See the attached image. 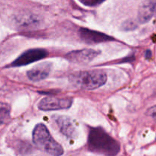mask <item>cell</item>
<instances>
[{
    "mask_svg": "<svg viewBox=\"0 0 156 156\" xmlns=\"http://www.w3.org/2000/svg\"><path fill=\"white\" fill-rule=\"evenodd\" d=\"M34 145L40 150L52 156H61L64 154L62 146L52 138L47 127L42 123L35 126L32 133Z\"/></svg>",
    "mask_w": 156,
    "mask_h": 156,
    "instance_id": "cell-2",
    "label": "cell"
},
{
    "mask_svg": "<svg viewBox=\"0 0 156 156\" xmlns=\"http://www.w3.org/2000/svg\"><path fill=\"white\" fill-rule=\"evenodd\" d=\"M151 52L149 50L146 51V52H145V58L146 59H149V58H151Z\"/></svg>",
    "mask_w": 156,
    "mask_h": 156,
    "instance_id": "cell-16",
    "label": "cell"
},
{
    "mask_svg": "<svg viewBox=\"0 0 156 156\" xmlns=\"http://www.w3.org/2000/svg\"><path fill=\"white\" fill-rule=\"evenodd\" d=\"M106 0H80L83 5L89 7H95L103 3Z\"/></svg>",
    "mask_w": 156,
    "mask_h": 156,
    "instance_id": "cell-13",
    "label": "cell"
},
{
    "mask_svg": "<svg viewBox=\"0 0 156 156\" xmlns=\"http://www.w3.org/2000/svg\"><path fill=\"white\" fill-rule=\"evenodd\" d=\"M48 53L46 50L41 48H33L26 51L22 53L17 59L12 64V67H21L31 64L33 62L46 58Z\"/></svg>",
    "mask_w": 156,
    "mask_h": 156,
    "instance_id": "cell-5",
    "label": "cell"
},
{
    "mask_svg": "<svg viewBox=\"0 0 156 156\" xmlns=\"http://www.w3.org/2000/svg\"><path fill=\"white\" fill-rule=\"evenodd\" d=\"M11 108L8 104L0 103V125L6 123L10 119Z\"/></svg>",
    "mask_w": 156,
    "mask_h": 156,
    "instance_id": "cell-12",
    "label": "cell"
},
{
    "mask_svg": "<svg viewBox=\"0 0 156 156\" xmlns=\"http://www.w3.org/2000/svg\"><path fill=\"white\" fill-rule=\"evenodd\" d=\"M100 54V51L94 49H82L69 52L66 55V58L70 62L74 64H87L91 62Z\"/></svg>",
    "mask_w": 156,
    "mask_h": 156,
    "instance_id": "cell-6",
    "label": "cell"
},
{
    "mask_svg": "<svg viewBox=\"0 0 156 156\" xmlns=\"http://www.w3.org/2000/svg\"><path fill=\"white\" fill-rule=\"evenodd\" d=\"M80 38L82 41L88 44H96L100 43L106 42L113 40V37L109 35L100 32V31H94L86 28H81L79 30Z\"/></svg>",
    "mask_w": 156,
    "mask_h": 156,
    "instance_id": "cell-7",
    "label": "cell"
},
{
    "mask_svg": "<svg viewBox=\"0 0 156 156\" xmlns=\"http://www.w3.org/2000/svg\"><path fill=\"white\" fill-rule=\"evenodd\" d=\"M107 76L101 70L80 71L70 76V81L73 86L82 90H94L106 83Z\"/></svg>",
    "mask_w": 156,
    "mask_h": 156,
    "instance_id": "cell-3",
    "label": "cell"
},
{
    "mask_svg": "<svg viewBox=\"0 0 156 156\" xmlns=\"http://www.w3.org/2000/svg\"><path fill=\"white\" fill-rule=\"evenodd\" d=\"M88 148L93 152L106 156H115L120 151V144L102 127H90L88 134Z\"/></svg>",
    "mask_w": 156,
    "mask_h": 156,
    "instance_id": "cell-1",
    "label": "cell"
},
{
    "mask_svg": "<svg viewBox=\"0 0 156 156\" xmlns=\"http://www.w3.org/2000/svg\"><path fill=\"white\" fill-rule=\"evenodd\" d=\"M156 3L153 0H147L142 4L139 10V20L141 23H146L153 17L155 11Z\"/></svg>",
    "mask_w": 156,
    "mask_h": 156,
    "instance_id": "cell-10",
    "label": "cell"
},
{
    "mask_svg": "<svg viewBox=\"0 0 156 156\" xmlns=\"http://www.w3.org/2000/svg\"><path fill=\"white\" fill-rule=\"evenodd\" d=\"M51 69V64L49 62H44L37 64L27 72L28 79L33 82H38L44 80L48 76Z\"/></svg>",
    "mask_w": 156,
    "mask_h": 156,
    "instance_id": "cell-8",
    "label": "cell"
},
{
    "mask_svg": "<svg viewBox=\"0 0 156 156\" xmlns=\"http://www.w3.org/2000/svg\"><path fill=\"white\" fill-rule=\"evenodd\" d=\"M73 100L70 97H46L41 99L37 104V107L40 110L54 111L61 109H69L72 106Z\"/></svg>",
    "mask_w": 156,
    "mask_h": 156,
    "instance_id": "cell-4",
    "label": "cell"
},
{
    "mask_svg": "<svg viewBox=\"0 0 156 156\" xmlns=\"http://www.w3.org/2000/svg\"><path fill=\"white\" fill-rule=\"evenodd\" d=\"M146 115H148V116L151 117L153 119H156V105L155 106H152V107L149 108V109L147 110Z\"/></svg>",
    "mask_w": 156,
    "mask_h": 156,
    "instance_id": "cell-15",
    "label": "cell"
},
{
    "mask_svg": "<svg viewBox=\"0 0 156 156\" xmlns=\"http://www.w3.org/2000/svg\"><path fill=\"white\" fill-rule=\"evenodd\" d=\"M136 28L135 26L134 22H130V21H126V22H124L123 25H122V28L124 30H126V31H129V30H133Z\"/></svg>",
    "mask_w": 156,
    "mask_h": 156,
    "instance_id": "cell-14",
    "label": "cell"
},
{
    "mask_svg": "<svg viewBox=\"0 0 156 156\" xmlns=\"http://www.w3.org/2000/svg\"><path fill=\"white\" fill-rule=\"evenodd\" d=\"M40 20L36 17L35 16H33L31 14H27L25 16H22L19 19L18 24L19 27L22 28H35L40 25Z\"/></svg>",
    "mask_w": 156,
    "mask_h": 156,
    "instance_id": "cell-11",
    "label": "cell"
},
{
    "mask_svg": "<svg viewBox=\"0 0 156 156\" xmlns=\"http://www.w3.org/2000/svg\"><path fill=\"white\" fill-rule=\"evenodd\" d=\"M55 121L59 127L60 131L64 136L70 139H72L76 136V126L70 118L67 116H58L55 119Z\"/></svg>",
    "mask_w": 156,
    "mask_h": 156,
    "instance_id": "cell-9",
    "label": "cell"
}]
</instances>
